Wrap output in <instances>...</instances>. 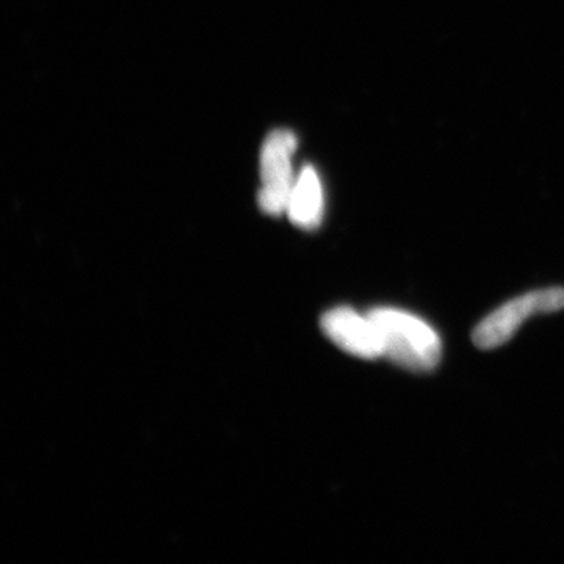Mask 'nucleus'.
Returning <instances> with one entry per match:
<instances>
[{"label": "nucleus", "instance_id": "obj_3", "mask_svg": "<svg viewBox=\"0 0 564 564\" xmlns=\"http://www.w3.org/2000/svg\"><path fill=\"white\" fill-rule=\"evenodd\" d=\"M295 133L278 129L263 141L261 151V191L259 207L265 214L281 215L288 212L289 198L296 176H293L292 158L296 151Z\"/></svg>", "mask_w": 564, "mask_h": 564}, {"label": "nucleus", "instance_id": "obj_4", "mask_svg": "<svg viewBox=\"0 0 564 564\" xmlns=\"http://www.w3.org/2000/svg\"><path fill=\"white\" fill-rule=\"evenodd\" d=\"M322 329L348 355L361 359L383 358L380 333L369 314H359L351 307H336L323 315Z\"/></svg>", "mask_w": 564, "mask_h": 564}, {"label": "nucleus", "instance_id": "obj_1", "mask_svg": "<svg viewBox=\"0 0 564 564\" xmlns=\"http://www.w3.org/2000/svg\"><path fill=\"white\" fill-rule=\"evenodd\" d=\"M367 314L380 333L383 358L410 372L436 369L443 356V343L429 323L397 307H375Z\"/></svg>", "mask_w": 564, "mask_h": 564}, {"label": "nucleus", "instance_id": "obj_5", "mask_svg": "<svg viewBox=\"0 0 564 564\" xmlns=\"http://www.w3.org/2000/svg\"><path fill=\"white\" fill-rule=\"evenodd\" d=\"M325 210V195L321 177L313 166H304L293 184L288 212L293 225L303 229H314L321 225Z\"/></svg>", "mask_w": 564, "mask_h": 564}, {"label": "nucleus", "instance_id": "obj_2", "mask_svg": "<svg viewBox=\"0 0 564 564\" xmlns=\"http://www.w3.org/2000/svg\"><path fill=\"white\" fill-rule=\"evenodd\" d=\"M564 310V289H544L518 296L511 302L502 304L488 317L478 323L474 329L473 340L475 347L481 350H492L507 344L522 323L538 314H552Z\"/></svg>", "mask_w": 564, "mask_h": 564}]
</instances>
